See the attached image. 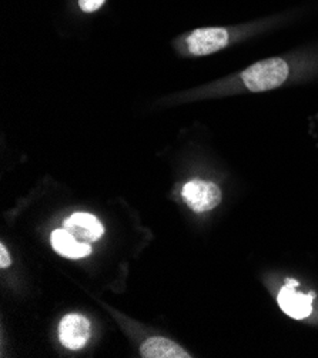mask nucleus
Returning a JSON list of instances; mask_svg holds the SVG:
<instances>
[{"label": "nucleus", "mask_w": 318, "mask_h": 358, "mask_svg": "<svg viewBox=\"0 0 318 358\" xmlns=\"http://www.w3.org/2000/svg\"><path fill=\"white\" fill-rule=\"evenodd\" d=\"M289 78V64L280 59L271 57L261 60L241 73V80L250 92L260 93L277 89Z\"/></svg>", "instance_id": "1"}, {"label": "nucleus", "mask_w": 318, "mask_h": 358, "mask_svg": "<svg viewBox=\"0 0 318 358\" xmlns=\"http://www.w3.org/2000/svg\"><path fill=\"white\" fill-rule=\"evenodd\" d=\"M182 196L187 206L196 213L213 210L222 201V190L217 185L193 180L183 187Z\"/></svg>", "instance_id": "2"}, {"label": "nucleus", "mask_w": 318, "mask_h": 358, "mask_svg": "<svg viewBox=\"0 0 318 358\" xmlns=\"http://www.w3.org/2000/svg\"><path fill=\"white\" fill-rule=\"evenodd\" d=\"M229 45V31L223 27H204L194 30L187 38L189 50L194 56L216 53Z\"/></svg>", "instance_id": "3"}, {"label": "nucleus", "mask_w": 318, "mask_h": 358, "mask_svg": "<svg viewBox=\"0 0 318 358\" xmlns=\"http://www.w3.org/2000/svg\"><path fill=\"white\" fill-rule=\"evenodd\" d=\"M297 285H298V281L289 278L287 284L280 290L277 300L281 310L287 315L296 320H303L312 313L314 293H310L308 296L298 293L296 290Z\"/></svg>", "instance_id": "4"}, {"label": "nucleus", "mask_w": 318, "mask_h": 358, "mask_svg": "<svg viewBox=\"0 0 318 358\" xmlns=\"http://www.w3.org/2000/svg\"><path fill=\"white\" fill-rule=\"evenodd\" d=\"M60 343L68 350H79L90 338V321L80 314L63 317L59 326Z\"/></svg>", "instance_id": "5"}, {"label": "nucleus", "mask_w": 318, "mask_h": 358, "mask_svg": "<svg viewBox=\"0 0 318 358\" xmlns=\"http://www.w3.org/2000/svg\"><path fill=\"white\" fill-rule=\"evenodd\" d=\"M64 229L80 243H93L99 240L104 229L101 223L87 213H75L73 216L64 220Z\"/></svg>", "instance_id": "6"}, {"label": "nucleus", "mask_w": 318, "mask_h": 358, "mask_svg": "<svg viewBox=\"0 0 318 358\" xmlns=\"http://www.w3.org/2000/svg\"><path fill=\"white\" fill-rule=\"evenodd\" d=\"M52 245L60 256L67 259H82L92 253L87 243H80L66 229L55 230L52 233Z\"/></svg>", "instance_id": "7"}, {"label": "nucleus", "mask_w": 318, "mask_h": 358, "mask_svg": "<svg viewBox=\"0 0 318 358\" xmlns=\"http://www.w3.org/2000/svg\"><path fill=\"white\" fill-rule=\"evenodd\" d=\"M145 358H189L190 355L175 343L164 337H152L140 348Z\"/></svg>", "instance_id": "8"}, {"label": "nucleus", "mask_w": 318, "mask_h": 358, "mask_svg": "<svg viewBox=\"0 0 318 358\" xmlns=\"http://www.w3.org/2000/svg\"><path fill=\"white\" fill-rule=\"evenodd\" d=\"M106 0H79V6L83 12L86 13H92L96 12L97 9H100L104 5Z\"/></svg>", "instance_id": "9"}, {"label": "nucleus", "mask_w": 318, "mask_h": 358, "mask_svg": "<svg viewBox=\"0 0 318 358\" xmlns=\"http://www.w3.org/2000/svg\"><path fill=\"white\" fill-rule=\"evenodd\" d=\"M10 263H12V260H10V256L8 253L5 244H0V267L8 268L10 266Z\"/></svg>", "instance_id": "10"}]
</instances>
